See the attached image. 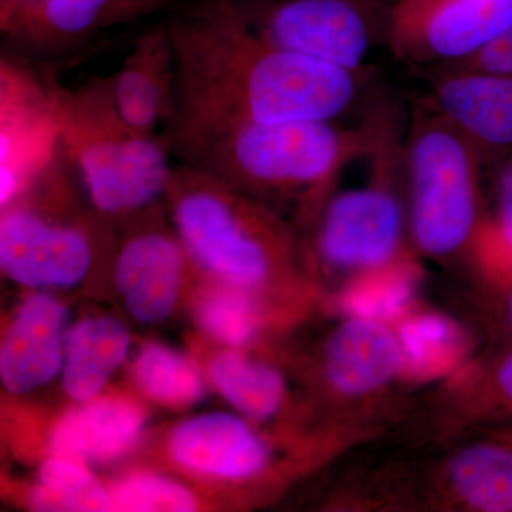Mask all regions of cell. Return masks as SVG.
Instances as JSON below:
<instances>
[{"mask_svg": "<svg viewBox=\"0 0 512 512\" xmlns=\"http://www.w3.org/2000/svg\"><path fill=\"white\" fill-rule=\"evenodd\" d=\"M478 402L484 417H512V349L498 357L488 370Z\"/></svg>", "mask_w": 512, "mask_h": 512, "instance_id": "29", "label": "cell"}, {"mask_svg": "<svg viewBox=\"0 0 512 512\" xmlns=\"http://www.w3.org/2000/svg\"><path fill=\"white\" fill-rule=\"evenodd\" d=\"M131 335L119 319L92 316L69 330L62 367L63 389L86 403L99 397L130 349Z\"/></svg>", "mask_w": 512, "mask_h": 512, "instance_id": "20", "label": "cell"}, {"mask_svg": "<svg viewBox=\"0 0 512 512\" xmlns=\"http://www.w3.org/2000/svg\"><path fill=\"white\" fill-rule=\"evenodd\" d=\"M320 370L330 392L343 402L375 399L404 377L396 328L382 320L348 316L323 343Z\"/></svg>", "mask_w": 512, "mask_h": 512, "instance_id": "12", "label": "cell"}, {"mask_svg": "<svg viewBox=\"0 0 512 512\" xmlns=\"http://www.w3.org/2000/svg\"><path fill=\"white\" fill-rule=\"evenodd\" d=\"M60 143L94 208L104 218H130L163 200L174 158L161 133L131 126L117 109L111 76L76 89L57 82Z\"/></svg>", "mask_w": 512, "mask_h": 512, "instance_id": "3", "label": "cell"}, {"mask_svg": "<svg viewBox=\"0 0 512 512\" xmlns=\"http://www.w3.org/2000/svg\"><path fill=\"white\" fill-rule=\"evenodd\" d=\"M212 386L238 412L255 420H268L282 409L286 383L275 367L225 350L210 363Z\"/></svg>", "mask_w": 512, "mask_h": 512, "instance_id": "21", "label": "cell"}, {"mask_svg": "<svg viewBox=\"0 0 512 512\" xmlns=\"http://www.w3.org/2000/svg\"><path fill=\"white\" fill-rule=\"evenodd\" d=\"M87 464L72 458H47L39 468V484L30 493L37 511H110V491L90 473Z\"/></svg>", "mask_w": 512, "mask_h": 512, "instance_id": "25", "label": "cell"}, {"mask_svg": "<svg viewBox=\"0 0 512 512\" xmlns=\"http://www.w3.org/2000/svg\"><path fill=\"white\" fill-rule=\"evenodd\" d=\"M512 25V0H441L409 18L390 20V40L417 60L464 62Z\"/></svg>", "mask_w": 512, "mask_h": 512, "instance_id": "11", "label": "cell"}, {"mask_svg": "<svg viewBox=\"0 0 512 512\" xmlns=\"http://www.w3.org/2000/svg\"><path fill=\"white\" fill-rule=\"evenodd\" d=\"M439 2L441 0H393L390 20L409 18Z\"/></svg>", "mask_w": 512, "mask_h": 512, "instance_id": "31", "label": "cell"}, {"mask_svg": "<svg viewBox=\"0 0 512 512\" xmlns=\"http://www.w3.org/2000/svg\"><path fill=\"white\" fill-rule=\"evenodd\" d=\"M412 264L399 258L392 264L352 276L340 295L339 305L346 316L392 323L409 312L414 276Z\"/></svg>", "mask_w": 512, "mask_h": 512, "instance_id": "23", "label": "cell"}, {"mask_svg": "<svg viewBox=\"0 0 512 512\" xmlns=\"http://www.w3.org/2000/svg\"><path fill=\"white\" fill-rule=\"evenodd\" d=\"M164 23L175 64L167 146L238 124L333 123L359 93V73L274 45L231 0L181 2Z\"/></svg>", "mask_w": 512, "mask_h": 512, "instance_id": "1", "label": "cell"}, {"mask_svg": "<svg viewBox=\"0 0 512 512\" xmlns=\"http://www.w3.org/2000/svg\"><path fill=\"white\" fill-rule=\"evenodd\" d=\"M491 437H494V439L503 440L505 443L511 444L512 446V427L494 431V433L491 434Z\"/></svg>", "mask_w": 512, "mask_h": 512, "instance_id": "33", "label": "cell"}, {"mask_svg": "<svg viewBox=\"0 0 512 512\" xmlns=\"http://www.w3.org/2000/svg\"><path fill=\"white\" fill-rule=\"evenodd\" d=\"M262 37L359 73L380 35L375 0H231Z\"/></svg>", "mask_w": 512, "mask_h": 512, "instance_id": "8", "label": "cell"}, {"mask_svg": "<svg viewBox=\"0 0 512 512\" xmlns=\"http://www.w3.org/2000/svg\"><path fill=\"white\" fill-rule=\"evenodd\" d=\"M473 245L495 281L512 279V164L501 175L498 220L493 225H481Z\"/></svg>", "mask_w": 512, "mask_h": 512, "instance_id": "28", "label": "cell"}, {"mask_svg": "<svg viewBox=\"0 0 512 512\" xmlns=\"http://www.w3.org/2000/svg\"><path fill=\"white\" fill-rule=\"evenodd\" d=\"M197 508L191 491L157 474H133L110 491V511L187 512Z\"/></svg>", "mask_w": 512, "mask_h": 512, "instance_id": "27", "label": "cell"}, {"mask_svg": "<svg viewBox=\"0 0 512 512\" xmlns=\"http://www.w3.org/2000/svg\"><path fill=\"white\" fill-rule=\"evenodd\" d=\"M164 200L195 264L222 284L258 289L291 265L293 239L271 208L175 163Z\"/></svg>", "mask_w": 512, "mask_h": 512, "instance_id": "4", "label": "cell"}, {"mask_svg": "<svg viewBox=\"0 0 512 512\" xmlns=\"http://www.w3.org/2000/svg\"><path fill=\"white\" fill-rule=\"evenodd\" d=\"M181 0H0L2 55L55 73Z\"/></svg>", "mask_w": 512, "mask_h": 512, "instance_id": "7", "label": "cell"}, {"mask_svg": "<svg viewBox=\"0 0 512 512\" xmlns=\"http://www.w3.org/2000/svg\"><path fill=\"white\" fill-rule=\"evenodd\" d=\"M198 323L211 338L241 348L255 338L259 329V313L247 291L225 285L205 293L197 306Z\"/></svg>", "mask_w": 512, "mask_h": 512, "instance_id": "26", "label": "cell"}, {"mask_svg": "<svg viewBox=\"0 0 512 512\" xmlns=\"http://www.w3.org/2000/svg\"><path fill=\"white\" fill-rule=\"evenodd\" d=\"M403 211L387 185L336 195L318 218L315 248L320 261L352 275L402 258Z\"/></svg>", "mask_w": 512, "mask_h": 512, "instance_id": "10", "label": "cell"}, {"mask_svg": "<svg viewBox=\"0 0 512 512\" xmlns=\"http://www.w3.org/2000/svg\"><path fill=\"white\" fill-rule=\"evenodd\" d=\"M434 503L474 512H512V446L491 437L454 451L433 480Z\"/></svg>", "mask_w": 512, "mask_h": 512, "instance_id": "19", "label": "cell"}, {"mask_svg": "<svg viewBox=\"0 0 512 512\" xmlns=\"http://www.w3.org/2000/svg\"><path fill=\"white\" fill-rule=\"evenodd\" d=\"M394 328L402 343L404 377L446 375L463 357V335L439 313L407 312Z\"/></svg>", "mask_w": 512, "mask_h": 512, "instance_id": "22", "label": "cell"}, {"mask_svg": "<svg viewBox=\"0 0 512 512\" xmlns=\"http://www.w3.org/2000/svg\"><path fill=\"white\" fill-rule=\"evenodd\" d=\"M480 151L512 146V74L451 69L434 86L433 107Z\"/></svg>", "mask_w": 512, "mask_h": 512, "instance_id": "17", "label": "cell"}, {"mask_svg": "<svg viewBox=\"0 0 512 512\" xmlns=\"http://www.w3.org/2000/svg\"><path fill=\"white\" fill-rule=\"evenodd\" d=\"M453 69L512 74V25L477 55L457 63Z\"/></svg>", "mask_w": 512, "mask_h": 512, "instance_id": "30", "label": "cell"}, {"mask_svg": "<svg viewBox=\"0 0 512 512\" xmlns=\"http://www.w3.org/2000/svg\"><path fill=\"white\" fill-rule=\"evenodd\" d=\"M377 140L375 134L320 121L248 123L185 138L168 150L175 163L190 165L265 207L301 202L319 218L336 175L353 158L377 150Z\"/></svg>", "mask_w": 512, "mask_h": 512, "instance_id": "2", "label": "cell"}, {"mask_svg": "<svg viewBox=\"0 0 512 512\" xmlns=\"http://www.w3.org/2000/svg\"><path fill=\"white\" fill-rule=\"evenodd\" d=\"M170 454L190 473L225 481L259 476L272 460L271 447L247 421L220 412L178 424L170 437Z\"/></svg>", "mask_w": 512, "mask_h": 512, "instance_id": "14", "label": "cell"}, {"mask_svg": "<svg viewBox=\"0 0 512 512\" xmlns=\"http://www.w3.org/2000/svg\"><path fill=\"white\" fill-rule=\"evenodd\" d=\"M53 73L2 55L0 62V204L42 173L60 148Z\"/></svg>", "mask_w": 512, "mask_h": 512, "instance_id": "9", "label": "cell"}, {"mask_svg": "<svg viewBox=\"0 0 512 512\" xmlns=\"http://www.w3.org/2000/svg\"><path fill=\"white\" fill-rule=\"evenodd\" d=\"M146 413L126 397H96L80 403L57 421L50 436L56 456L84 464L109 463L136 446Z\"/></svg>", "mask_w": 512, "mask_h": 512, "instance_id": "18", "label": "cell"}, {"mask_svg": "<svg viewBox=\"0 0 512 512\" xmlns=\"http://www.w3.org/2000/svg\"><path fill=\"white\" fill-rule=\"evenodd\" d=\"M478 151L431 109L409 147L410 234L421 254L448 258L474 244L481 225Z\"/></svg>", "mask_w": 512, "mask_h": 512, "instance_id": "5", "label": "cell"}, {"mask_svg": "<svg viewBox=\"0 0 512 512\" xmlns=\"http://www.w3.org/2000/svg\"><path fill=\"white\" fill-rule=\"evenodd\" d=\"M69 313L55 296L35 293L10 320L0 346V379L12 394H25L62 373Z\"/></svg>", "mask_w": 512, "mask_h": 512, "instance_id": "15", "label": "cell"}, {"mask_svg": "<svg viewBox=\"0 0 512 512\" xmlns=\"http://www.w3.org/2000/svg\"><path fill=\"white\" fill-rule=\"evenodd\" d=\"M133 379L148 399L183 409L200 402L205 380L190 359L158 343H148L133 363Z\"/></svg>", "mask_w": 512, "mask_h": 512, "instance_id": "24", "label": "cell"}, {"mask_svg": "<svg viewBox=\"0 0 512 512\" xmlns=\"http://www.w3.org/2000/svg\"><path fill=\"white\" fill-rule=\"evenodd\" d=\"M111 80L121 116L138 130L161 133L175 104L174 53L164 18L134 39Z\"/></svg>", "mask_w": 512, "mask_h": 512, "instance_id": "16", "label": "cell"}, {"mask_svg": "<svg viewBox=\"0 0 512 512\" xmlns=\"http://www.w3.org/2000/svg\"><path fill=\"white\" fill-rule=\"evenodd\" d=\"M192 256L184 242L156 227H137L121 241L114 258V282L127 312L154 325L173 313Z\"/></svg>", "mask_w": 512, "mask_h": 512, "instance_id": "13", "label": "cell"}, {"mask_svg": "<svg viewBox=\"0 0 512 512\" xmlns=\"http://www.w3.org/2000/svg\"><path fill=\"white\" fill-rule=\"evenodd\" d=\"M73 164L62 143L55 158L18 197L2 207L0 265L28 288H70L89 274L96 242L86 221L57 214Z\"/></svg>", "mask_w": 512, "mask_h": 512, "instance_id": "6", "label": "cell"}, {"mask_svg": "<svg viewBox=\"0 0 512 512\" xmlns=\"http://www.w3.org/2000/svg\"><path fill=\"white\" fill-rule=\"evenodd\" d=\"M501 289V316H503L504 325L512 333V279L510 281L498 282Z\"/></svg>", "mask_w": 512, "mask_h": 512, "instance_id": "32", "label": "cell"}]
</instances>
